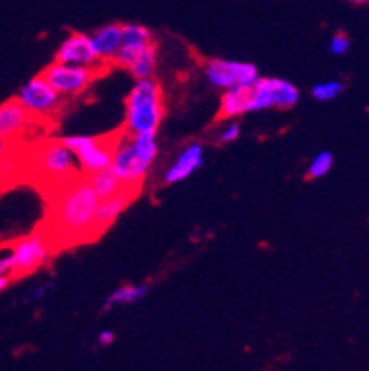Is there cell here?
<instances>
[{"instance_id":"cell-10","label":"cell","mask_w":369,"mask_h":371,"mask_svg":"<svg viewBox=\"0 0 369 371\" xmlns=\"http://www.w3.org/2000/svg\"><path fill=\"white\" fill-rule=\"evenodd\" d=\"M207 79L218 89H230L234 85H252L258 79V68L251 62L209 59L204 64Z\"/></svg>"},{"instance_id":"cell-13","label":"cell","mask_w":369,"mask_h":371,"mask_svg":"<svg viewBox=\"0 0 369 371\" xmlns=\"http://www.w3.org/2000/svg\"><path fill=\"white\" fill-rule=\"evenodd\" d=\"M27 149L25 141L13 143L0 138V183L10 179H25L27 172Z\"/></svg>"},{"instance_id":"cell-25","label":"cell","mask_w":369,"mask_h":371,"mask_svg":"<svg viewBox=\"0 0 369 371\" xmlns=\"http://www.w3.org/2000/svg\"><path fill=\"white\" fill-rule=\"evenodd\" d=\"M348 47H351V38H348L347 34L337 33L336 36L330 40L332 55H343V53H347Z\"/></svg>"},{"instance_id":"cell-12","label":"cell","mask_w":369,"mask_h":371,"mask_svg":"<svg viewBox=\"0 0 369 371\" xmlns=\"http://www.w3.org/2000/svg\"><path fill=\"white\" fill-rule=\"evenodd\" d=\"M55 62L61 64H72V66H96L102 64L96 57L93 44H90V36L81 33L70 34L61 47L57 49Z\"/></svg>"},{"instance_id":"cell-30","label":"cell","mask_w":369,"mask_h":371,"mask_svg":"<svg viewBox=\"0 0 369 371\" xmlns=\"http://www.w3.org/2000/svg\"><path fill=\"white\" fill-rule=\"evenodd\" d=\"M351 2H354V4H364V2H368V0H351Z\"/></svg>"},{"instance_id":"cell-22","label":"cell","mask_w":369,"mask_h":371,"mask_svg":"<svg viewBox=\"0 0 369 371\" xmlns=\"http://www.w3.org/2000/svg\"><path fill=\"white\" fill-rule=\"evenodd\" d=\"M332 164H334V155H332L330 151L319 153V155L311 160V164H309L308 179H319V177H324V175L330 172Z\"/></svg>"},{"instance_id":"cell-9","label":"cell","mask_w":369,"mask_h":371,"mask_svg":"<svg viewBox=\"0 0 369 371\" xmlns=\"http://www.w3.org/2000/svg\"><path fill=\"white\" fill-rule=\"evenodd\" d=\"M112 168L113 172H115V175L119 177V181H121L123 191H127L134 198L140 196L144 179H146L147 172H149L151 166L147 163H144V160L138 157V153L134 151L132 141H130V134H127V132H124L121 141H119L117 147H115Z\"/></svg>"},{"instance_id":"cell-20","label":"cell","mask_w":369,"mask_h":371,"mask_svg":"<svg viewBox=\"0 0 369 371\" xmlns=\"http://www.w3.org/2000/svg\"><path fill=\"white\" fill-rule=\"evenodd\" d=\"M155 66H157V45L153 42V44L147 45L146 49L138 55V59L132 62L129 72L132 73V78H136V81H138V79L153 78Z\"/></svg>"},{"instance_id":"cell-14","label":"cell","mask_w":369,"mask_h":371,"mask_svg":"<svg viewBox=\"0 0 369 371\" xmlns=\"http://www.w3.org/2000/svg\"><path fill=\"white\" fill-rule=\"evenodd\" d=\"M136 198L132 194H129L127 191H121L115 196H110L106 200L98 202V209L95 215V236L96 240L107 232V228L117 220V217L123 213L124 209L129 208L130 204L134 202Z\"/></svg>"},{"instance_id":"cell-16","label":"cell","mask_w":369,"mask_h":371,"mask_svg":"<svg viewBox=\"0 0 369 371\" xmlns=\"http://www.w3.org/2000/svg\"><path fill=\"white\" fill-rule=\"evenodd\" d=\"M201 164H204V147L200 143H192V146H189L181 153L177 160L174 163V166L166 172L164 181L168 185L180 183V181L187 179V177L194 174V170L201 168Z\"/></svg>"},{"instance_id":"cell-5","label":"cell","mask_w":369,"mask_h":371,"mask_svg":"<svg viewBox=\"0 0 369 371\" xmlns=\"http://www.w3.org/2000/svg\"><path fill=\"white\" fill-rule=\"evenodd\" d=\"M107 62L96 64V66H72V64H61V62H51L45 66L40 76L62 96V98H76L81 96L90 85L95 83L96 78H100L110 72Z\"/></svg>"},{"instance_id":"cell-28","label":"cell","mask_w":369,"mask_h":371,"mask_svg":"<svg viewBox=\"0 0 369 371\" xmlns=\"http://www.w3.org/2000/svg\"><path fill=\"white\" fill-rule=\"evenodd\" d=\"M113 341H115V334H113L112 330H102V332L98 334V345H102V347H107V345H112Z\"/></svg>"},{"instance_id":"cell-15","label":"cell","mask_w":369,"mask_h":371,"mask_svg":"<svg viewBox=\"0 0 369 371\" xmlns=\"http://www.w3.org/2000/svg\"><path fill=\"white\" fill-rule=\"evenodd\" d=\"M90 44H93V49H95L98 61L107 62L113 66V59L123 45V25L113 23V25L98 28L90 36Z\"/></svg>"},{"instance_id":"cell-18","label":"cell","mask_w":369,"mask_h":371,"mask_svg":"<svg viewBox=\"0 0 369 371\" xmlns=\"http://www.w3.org/2000/svg\"><path fill=\"white\" fill-rule=\"evenodd\" d=\"M89 177V183L93 187V191L98 196V200H106L110 196H115L119 192L123 191V185H121V181L115 175L113 168H104L100 172H96V174L87 175Z\"/></svg>"},{"instance_id":"cell-29","label":"cell","mask_w":369,"mask_h":371,"mask_svg":"<svg viewBox=\"0 0 369 371\" xmlns=\"http://www.w3.org/2000/svg\"><path fill=\"white\" fill-rule=\"evenodd\" d=\"M10 283H11L10 277L0 276V293H2V290H6V288H8V287H10Z\"/></svg>"},{"instance_id":"cell-24","label":"cell","mask_w":369,"mask_h":371,"mask_svg":"<svg viewBox=\"0 0 369 371\" xmlns=\"http://www.w3.org/2000/svg\"><path fill=\"white\" fill-rule=\"evenodd\" d=\"M151 33L141 25H123V44H149Z\"/></svg>"},{"instance_id":"cell-8","label":"cell","mask_w":369,"mask_h":371,"mask_svg":"<svg viewBox=\"0 0 369 371\" xmlns=\"http://www.w3.org/2000/svg\"><path fill=\"white\" fill-rule=\"evenodd\" d=\"M300 100V90L291 81L277 78H258L249 87V112L260 110H291Z\"/></svg>"},{"instance_id":"cell-3","label":"cell","mask_w":369,"mask_h":371,"mask_svg":"<svg viewBox=\"0 0 369 371\" xmlns=\"http://www.w3.org/2000/svg\"><path fill=\"white\" fill-rule=\"evenodd\" d=\"M127 115H124L123 130L127 134H144V132H158L164 113V93L157 79H138L132 90L124 100Z\"/></svg>"},{"instance_id":"cell-1","label":"cell","mask_w":369,"mask_h":371,"mask_svg":"<svg viewBox=\"0 0 369 371\" xmlns=\"http://www.w3.org/2000/svg\"><path fill=\"white\" fill-rule=\"evenodd\" d=\"M44 200L47 213L36 228L47 240L53 253L96 242L95 215L100 200L93 191L87 175L83 174Z\"/></svg>"},{"instance_id":"cell-11","label":"cell","mask_w":369,"mask_h":371,"mask_svg":"<svg viewBox=\"0 0 369 371\" xmlns=\"http://www.w3.org/2000/svg\"><path fill=\"white\" fill-rule=\"evenodd\" d=\"M34 126L45 129L44 124L38 123L25 107L17 102V98H10L0 104V138L6 141H25Z\"/></svg>"},{"instance_id":"cell-27","label":"cell","mask_w":369,"mask_h":371,"mask_svg":"<svg viewBox=\"0 0 369 371\" xmlns=\"http://www.w3.org/2000/svg\"><path fill=\"white\" fill-rule=\"evenodd\" d=\"M49 290H55V283H53V281H47V283H44L42 287L34 288L33 300H42L45 296V294L49 293Z\"/></svg>"},{"instance_id":"cell-26","label":"cell","mask_w":369,"mask_h":371,"mask_svg":"<svg viewBox=\"0 0 369 371\" xmlns=\"http://www.w3.org/2000/svg\"><path fill=\"white\" fill-rule=\"evenodd\" d=\"M240 134H241L240 124L232 123V124H228L226 129H224V132L221 134L218 141H221V143H230V141L238 140V138H240Z\"/></svg>"},{"instance_id":"cell-23","label":"cell","mask_w":369,"mask_h":371,"mask_svg":"<svg viewBox=\"0 0 369 371\" xmlns=\"http://www.w3.org/2000/svg\"><path fill=\"white\" fill-rule=\"evenodd\" d=\"M343 90H345V85L339 83V81H326V83L315 85L313 90H311V95H313L315 100L328 102L337 98Z\"/></svg>"},{"instance_id":"cell-4","label":"cell","mask_w":369,"mask_h":371,"mask_svg":"<svg viewBox=\"0 0 369 371\" xmlns=\"http://www.w3.org/2000/svg\"><path fill=\"white\" fill-rule=\"evenodd\" d=\"M123 134L124 130L121 126L110 134L66 136L61 141L74 153V157L78 158L81 172L85 175H90L112 166L113 153H115V147L121 141Z\"/></svg>"},{"instance_id":"cell-17","label":"cell","mask_w":369,"mask_h":371,"mask_svg":"<svg viewBox=\"0 0 369 371\" xmlns=\"http://www.w3.org/2000/svg\"><path fill=\"white\" fill-rule=\"evenodd\" d=\"M249 87L251 85H234V87L224 90L217 113V121L240 117V115L249 112Z\"/></svg>"},{"instance_id":"cell-19","label":"cell","mask_w":369,"mask_h":371,"mask_svg":"<svg viewBox=\"0 0 369 371\" xmlns=\"http://www.w3.org/2000/svg\"><path fill=\"white\" fill-rule=\"evenodd\" d=\"M149 287L147 285H123L117 290H113L112 296L102 304V311H110L113 305L117 304H134L147 294Z\"/></svg>"},{"instance_id":"cell-2","label":"cell","mask_w":369,"mask_h":371,"mask_svg":"<svg viewBox=\"0 0 369 371\" xmlns=\"http://www.w3.org/2000/svg\"><path fill=\"white\" fill-rule=\"evenodd\" d=\"M81 175L78 158L61 140L33 141L28 146L25 181L33 183L42 198L70 185Z\"/></svg>"},{"instance_id":"cell-21","label":"cell","mask_w":369,"mask_h":371,"mask_svg":"<svg viewBox=\"0 0 369 371\" xmlns=\"http://www.w3.org/2000/svg\"><path fill=\"white\" fill-rule=\"evenodd\" d=\"M130 141H132V147H134V151L138 153V157H140L144 163H147L151 166L153 160H155L158 155L157 134H155V132L134 134L130 136Z\"/></svg>"},{"instance_id":"cell-7","label":"cell","mask_w":369,"mask_h":371,"mask_svg":"<svg viewBox=\"0 0 369 371\" xmlns=\"http://www.w3.org/2000/svg\"><path fill=\"white\" fill-rule=\"evenodd\" d=\"M8 249H10L11 260H13L11 281L27 277L36 270H40L53 254L49 243L42 236V232L38 228L33 234H28V236L19 237L16 242L8 243Z\"/></svg>"},{"instance_id":"cell-6","label":"cell","mask_w":369,"mask_h":371,"mask_svg":"<svg viewBox=\"0 0 369 371\" xmlns=\"http://www.w3.org/2000/svg\"><path fill=\"white\" fill-rule=\"evenodd\" d=\"M16 98L45 129L55 124V115H59L64 107V98L40 73L27 85H23Z\"/></svg>"}]
</instances>
